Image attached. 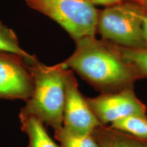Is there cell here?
I'll return each instance as SVG.
<instances>
[{"instance_id": "1", "label": "cell", "mask_w": 147, "mask_h": 147, "mask_svg": "<svg viewBox=\"0 0 147 147\" xmlns=\"http://www.w3.org/2000/svg\"><path fill=\"white\" fill-rule=\"evenodd\" d=\"M73 54L62 63L101 93L133 88L140 76L117 53L113 44L95 36L76 40Z\"/></svg>"}, {"instance_id": "2", "label": "cell", "mask_w": 147, "mask_h": 147, "mask_svg": "<svg viewBox=\"0 0 147 147\" xmlns=\"http://www.w3.org/2000/svg\"><path fill=\"white\" fill-rule=\"evenodd\" d=\"M32 76V94L20 114L33 115L57 131L63 127L65 100V75L67 68L61 63L48 66L35 57L26 60Z\"/></svg>"}, {"instance_id": "3", "label": "cell", "mask_w": 147, "mask_h": 147, "mask_svg": "<svg viewBox=\"0 0 147 147\" xmlns=\"http://www.w3.org/2000/svg\"><path fill=\"white\" fill-rule=\"evenodd\" d=\"M144 8L131 1L107 6L99 12L97 32L105 41L130 49L147 48L142 34Z\"/></svg>"}, {"instance_id": "4", "label": "cell", "mask_w": 147, "mask_h": 147, "mask_svg": "<svg viewBox=\"0 0 147 147\" xmlns=\"http://www.w3.org/2000/svg\"><path fill=\"white\" fill-rule=\"evenodd\" d=\"M30 8L50 17L75 41L95 36L99 12L89 0H24Z\"/></svg>"}, {"instance_id": "5", "label": "cell", "mask_w": 147, "mask_h": 147, "mask_svg": "<svg viewBox=\"0 0 147 147\" xmlns=\"http://www.w3.org/2000/svg\"><path fill=\"white\" fill-rule=\"evenodd\" d=\"M95 115L102 125L130 116L146 117V107L138 98L133 88L101 93L95 97H86Z\"/></svg>"}, {"instance_id": "6", "label": "cell", "mask_w": 147, "mask_h": 147, "mask_svg": "<svg viewBox=\"0 0 147 147\" xmlns=\"http://www.w3.org/2000/svg\"><path fill=\"white\" fill-rule=\"evenodd\" d=\"M65 100L63 127L80 134L93 133L102 125L86 100L80 93L73 71L66 69L65 75Z\"/></svg>"}, {"instance_id": "7", "label": "cell", "mask_w": 147, "mask_h": 147, "mask_svg": "<svg viewBox=\"0 0 147 147\" xmlns=\"http://www.w3.org/2000/svg\"><path fill=\"white\" fill-rule=\"evenodd\" d=\"M26 60L19 55L0 52V98L26 102L31 97L34 83Z\"/></svg>"}, {"instance_id": "8", "label": "cell", "mask_w": 147, "mask_h": 147, "mask_svg": "<svg viewBox=\"0 0 147 147\" xmlns=\"http://www.w3.org/2000/svg\"><path fill=\"white\" fill-rule=\"evenodd\" d=\"M93 134L100 147H147L146 140H142L106 125H100Z\"/></svg>"}, {"instance_id": "9", "label": "cell", "mask_w": 147, "mask_h": 147, "mask_svg": "<svg viewBox=\"0 0 147 147\" xmlns=\"http://www.w3.org/2000/svg\"><path fill=\"white\" fill-rule=\"evenodd\" d=\"M21 129L29 138L28 147H59L53 140L44 123L33 115H19Z\"/></svg>"}, {"instance_id": "10", "label": "cell", "mask_w": 147, "mask_h": 147, "mask_svg": "<svg viewBox=\"0 0 147 147\" xmlns=\"http://www.w3.org/2000/svg\"><path fill=\"white\" fill-rule=\"evenodd\" d=\"M55 138L59 142V147H100L93 133L76 134L63 127L55 132Z\"/></svg>"}, {"instance_id": "11", "label": "cell", "mask_w": 147, "mask_h": 147, "mask_svg": "<svg viewBox=\"0 0 147 147\" xmlns=\"http://www.w3.org/2000/svg\"><path fill=\"white\" fill-rule=\"evenodd\" d=\"M110 127L147 140V116H130L110 124Z\"/></svg>"}, {"instance_id": "12", "label": "cell", "mask_w": 147, "mask_h": 147, "mask_svg": "<svg viewBox=\"0 0 147 147\" xmlns=\"http://www.w3.org/2000/svg\"><path fill=\"white\" fill-rule=\"evenodd\" d=\"M113 46L123 59L133 67L141 78H147V48L130 49Z\"/></svg>"}, {"instance_id": "13", "label": "cell", "mask_w": 147, "mask_h": 147, "mask_svg": "<svg viewBox=\"0 0 147 147\" xmlns=\"http://www.w3.org/2000/svg\"><path fill=\"white\" fill-rule=\"evenodd\" d=\"M0 52L10 53L31 59L34 58L20 47L15 33L0 21Z\"/></svg>"}, {"instance_id": "14", "label": "cell", "mask_w": 147, "mask_h": 147, "mask_svg": "<svg viewBox=\"0 0 147 147\" xmlns=\"http://www.w3.org/2000/svg\"><path fill=\"white\" fill-rule=\"evenodd\" d=\"M89 1L94 5H105L107 7L119 3L123 2V1H129V0H89Z\"/></svg>"}, {"instance_id": "15", "label": "cell", "mask_w": 147, "mask_h": 147, "mask_svg": "<svg viewBox=\"0 0 147 147\" xmlns=\"http://www.w3.org/2000/svg\"><path fill=\"white\" fill-rule=\"evenodd\" d=\"M142 34L147 46V10L144 8L142 13Z\"/></svg>"}, {"instance_id": "16", "label": "cell", "mask_w": 147, "mask_h": 147, "mask_svg": "<svg viewBox=\"0 0 147 147\" xmlns=\"http://www.w3.org/2000/svg\"><path fill=\"white\" fill-rule=\"evenodd\" d=\"M129 1H134V2L138 3L140 6H142V8L147 10V0H129Z\"/></svg>"}]
</instances>
